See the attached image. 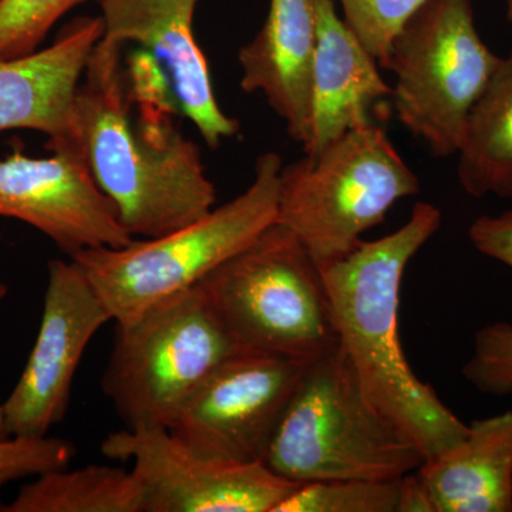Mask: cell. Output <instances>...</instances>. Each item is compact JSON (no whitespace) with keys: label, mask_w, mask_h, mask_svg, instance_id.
Returning <instances> with one entry per match:
<instances>
[{"label":"cell","mask_w":512,"mask_h":512,"mask_svg":"<svg viewBox=\"0 0 512 512\" xmlns=\"http://www.w3.org/2000/svg\"><path fill=\"white\" fill-rule=\"evenodd\" d=\"M8 293V286L0 282V302H2L3 299L6 298V295H8ZM6 437H9V434L8 431H6L5 419H3L2 404H0V439H6Z\"/></svg>","instance_id":"27"},{"label":"cell","mask_w":512,"mask_h":512,"mask_svg":"<svg viewBox=\"0 0 512 512\" xmlns=\"http://www.w3.org/2000/svg\"><path fill=\"white\" fill-rule=\"evenodd\" d=\"M103 37L123 46L137 43L164 70L175 101L205 143L220 146L238 133L212 89L207 57L194 32L200 0H99Z\"/></svg>","instance_id":"13"},{"label":"cell","mask_w":512,"mask_h":512,"mask_svg":"<svg viewBox=\"0 0 512 512\" xmlns=\"http://www.w3.org/2000/svg\"><path fill=\"white\" fill-rule=\"evenodd\" d=\"M316 19L311 127L302 146L308 156L352 128L372 123L373 106L392 96V86L377 69L375 57L340 18L335 0H316Z\"/></svg>","instance_id":"16"},{"label":"cell","mask_w":512,"mask_h":512,"mask_svg":"<svg viewBox=\"0 0 512 512\" xmlns=\"http://www.w3.org/2000/svg\"><path fill=\"white\" fill-rule=\"evenodd\" d=\"M507 18L512 22V0H507Z\"/></svg>","instance_id":"28"},{"label":"cell","mask_w":512,"mask_h":512,"mask_svg":"<svg viewBox=\"0 0 512 512\" xmlns=\"http://www.w3.org/2000/svg\"><path fill=\"white\" fill-rule=\"evenodd\" d=\"M419 191V178L372 121L318 154L282 165L276 222L322 268L355 251L397 201Z\"/></svg>","instance_id":"5"},{"label":"cell","mask_w":512,"mask_h":512,"mask_svg":"<svg viewBox=\"0 0 512 512\" xmlns=\"http://www.w3.org/2000/svg\"><path fill=\"white\" fill-rule=\"evenodd\" d=\"M42 322L15 389L2 404L9 436L45 437L69 410L74 375L111 318L76 262H49Z\"/></svg>","instance_id":"11"},{"label":"cell","mask_w":512,"mask_h":512,"mask_svg":"<svg viewBox=\"0 0 512 512\" xmlns=\"http://www.w3.org/2000/svg\"><path fill=\"white\" fill-rule=\"evenodd\" d=\"M67 467L23 485L0 512H144V493L133 471L120 467Z\"/></svg>","instance_id":"19"},{"label":"cell","mask_w":512,"mask_h":512,"mask_svg":"<svg viewBox=\"0 0 512 512\" xmlns=\"http://www.w3.org/2000/svg\"><path fill=\"white\" fill-rule=\"evenodd\" d=\"M468 238L481 254L512 269V210L477 218L468 228Z\"/></svg>","instance_id":"25"},{"label":"cell","mask_w":512,"mask_h":512,"mask_svg":"<svg viewBox=\"0 0 512 512\" xmlns=\"http://www.w3.org/2000/svg\"><path fill=\"white\" fill-rule=\"evenodd\" d=\"M200 285L242 349L312 362L339 346L322 268L279 222Z\"/></svg>","instance_id":"6"},{"label":"cell","mask_w":512,"mask_h":512,"mask_svg":"<svg viewBox=\"0 0 512 512\" xmlns=\"http://www.w3.org/2000/svg\"><path fill=\"white\" fill-rule=\"evenodd\" d=\"M457 154L468 195L512 200V49L474 104Z\"/></svg>","instance_id":"18"},{"label":"cell","mask_w":512,"mask_h":512,"mask_svg":"<svg viewBox=\"0 0 512 512\" xmlns=\"http://www.w3.org/2000/svg\"><path fill=\"white\" fill-rule=\"evenodd\" d=\"M397 480H329L299 484L275 512H397Z\"/></svg>","instance_id":"20"},{"label":"cell","mask_w":512,"mask_h":512,"mask_svg":"<svg viewBox=\"0 0 512 512\" xmlns=\"http://www.w3.org/2000/svg\"><path fill=\"white\" fill-rule=\"evenodd\" d=\"M74 454V444L59 437L9 436L0 439V491L13 481L67 467Z\"/></svg>","instance_id":"24"},{"label":"cell","mask_w":512,"mask_h":512,"mask_svg":"<svg viewBox=\"0 0 512 512\" xmlns=\"http://www.w3.org/2000/svg\"><path fill=\"white\" fill-rule=\"evenodd\" d=\"M466 439L416 470L434 512H512V410L473 421Z\"/></svg>","instance_id":"17"},{"label":"cell","mask_w":512,"mask_h":512,"mask_svg":"<svg viewBox=\"0 0 512 512\" xmlns=\"http://www.w3.org/2000/svg\"><path fill=\"white\" fill-rule=\"evenodd\" d=\"M443 215L417 202L402 228L322 266L339 345L367 399L431 458L466 439L470 427L414 375L399 335L407 265L441 227Z\"/></svg>","instance_id":"2"},{"label":"cell","mask_w":512,"mask_h":512,"mask_svg":"<svg viewBox=\"0 0 512 512\" xmlns=\"http://www.w3.org/2000/svg\"><path fill=\"white\" fill-rule=\"evenodd\" d=\"M463 376L481 393L512 394V325L491 323L478 330L474 353L463 367Z\"/></svg>","instance_id":"23"},{"label":"cell","mask_w":512,"mask_h":512,"mask_svg":"<svg viewBox=\"0 0 512 512\" xmlns=\"http://www.w3.org/2000/svg\"><path fill=\"white\" fill-rule=\"evenodd\" d=\"M308 363L241 349L195 390L168 429L211 460L264 463Z\"/></svg>","instance_id":"9"},{"label":"cell","mask_w":512,"mask_h":512,"mask_svg":"<svg viewBox=\"0 0 512 512\" xmlns=\"http://www.w3.org/2000/svg\"><path fill=\"white\" fill-rule=\"evenodd\" d=\"M282 165L274 151L262 154L247 190L200 220L161 237L134 239L123 248H87L70 258L86 274L111 320L130 322L200 284L275 224Z\"/></svg>","instance_id":"4"},{"label":"cell","mask_w":512,"mask_h":512,"mask_svg":"<svg viewBox=\"0 0 512 512\" xmlns=\"http://www.w3.org/2000/svg\"><path fill=\"white\" fill-rule=\"evenodd\" d=\"M0 2H2V0H0Z\"/></svg>","instance_id":"29"},{"label":"cell","mask_w":512,"mask_h":512,"mask_svg":"<svg viewBox=\"0 0 512 512\" xmlns=\"http://www.w3.org/2000/svg\"><path fill=\"white\" fill-rule=\"evenodd\" d=\"M397 512H434L416 471L400 478V500Z\"/></svg>","instance_id":"26"},{"label":"cell","mask_w":512,"mask_h":512,"mask_svg":"<svg viewBox=\"0 0 512 512\" xmlns=\"http://www.w3.org/2000/svg\"><path fill=\"white\" fill-rule=\"evenodd\" d=\"M110 460L133 461L144 512H275L299 483L264 463H225L195 453L168 427L140 426L101 443Z\"/></svg>","instance_id":"10"},{"label":"cell","mask_w":512,"mask_h":512,"mask_svg":"<svg viewBox=\"0 0 512 512\" xmlns=\"http://www.w3.org/2000/svg\"><path fill=\"white\" fill-rule=\"evenodd\" d=\"M501 59L481 39L471 0H427L394 36L382 64L394 76L397 120L433 156L457 154Z\"/></svg>","instance_id":"8"},{"label":"cell","mask_w":512,"mask_h":512,"mask_svg":"<svg viewBox=\"0 0 512 512\" xmlns=\"http://www.w3.org/2000/svg\"><path fill=\"white\" fill-rule=\"evenodd\" d=\"M86 2L90 0H2L0 60L16 59L39 50L57 20Z\"/></svg>","instance_id":"21"},{"label":"cell","mask_w":512,"mask_h":512,"mask_svg":"<svg viewBox=\"0 0 512 512\" xmlns=\"http://www.w3.org/2000/svg\"><path fill=\"white\" fill-rule=\"evenodd\" d=\"M103 20L77 18L46 49L0 60V131L36 130L49 138L64 133L74 97Z\"/></svg>","instance_id":"15"},{"label":"cell","mask_w":512,"mask_h":512,"mask_svg":"<svg viewBox=\"0 0 512 512\" xmlns=\"http://www.w3.org/2000/svg\"><path fill=\"white\" fill-rule=\"evenodd\" d=\"M121 47L103 39L94 47L66 130L57 137L82 153L128 234L157 238L207 215L217 188L200 147L170 119L133 120Z\"/></svg>","instance_id":"1"},{"label":"cell","mask_w":512,"mask_h":512,"mask_svg":"<svg viewBox=\"0 0 512 512\" xmlns=\"http://www.w3.org/2000/svg\"><path fill=\"white\" fill-rule=\"evenodd\" d=\"M343 20L382 66L394 36L427 0H338Z\"/></svg>","instance_id":"22"},{"label":"cell","mask_w":512,"mask_h":512,"mask_svg":"<svg viewBox=\"0 0 512 512\" xmlns=\"http://www.w3.org/2000/svg\"><path fill=\"white\" fill-rule=\"evenodd\" d=\"M241 349L197 284L116 323L101 389L128 429L170 427L195 390Z\"/></svg>","instance_id":"7"},{"label":"cell","mask_w":512,"mask_h":512,"mask_svg":"<svg viewBox=\"0 0 512 512\" xmlns=\"http://www.w3.org/2000/svg\"><path fill=\"white\" fill-rule=\"evenodd\" d=\"M424 460L416 444L367 399L339 345L306 366L264 464L305 484L397 480Z\"/></svg>","instance_id":"3"},{"label":"cell","mask_w":512,"mask_h":512,"mask_svg":"<svg viewBox=\"0 0 512 512\" xmlns=\"http://www.w3.org/2000/svg\"><path fill=\"white\" fill-rule=\"evenodd\" d=\"M52 156H25L20 148L0 160V218H13L73 256L87 248H123L134 238L101 192L84 157L64 138H49Z\"/></svg>","instance_id":"12"},{"label":"cell","mask_w":512,"mask_h":512,"mask_svg":"<svg viewBox=\"0 0 512 512\" xmlns=\"http://www.w3.org/2000/svg\"><path fill=\"white\" fill-rule=\"evenodd\" d=\"M316 42V0H271L264 26L238 55L241 89L264 94L302 146L311 127Z\"/></svg>","instance_id":"14"}]
</instances>
